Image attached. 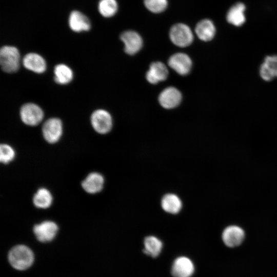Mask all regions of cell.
<instances>
[{
	"label": "cell",
	"instance_id": "obj_1",
	"mask_svg": "<svg viewBox=\"0 0 277 277\" xmlns=\"http://www.w3.org/2000/svg\"><path fill=\"white\" fill-rule=\"evenodd\" d=\"M8 260L15 269L24 270L29 268L34 261L32 251L27 246L18 245L13 247L8 254Z\"/></svg>",
	"mask_w": 277,
	"mask_h": 277
},
{
	"label": "cell",
	"instance_id": "obj_2",
	"mask_svg": "<svg viewBox=\"0 0 277 277\" xmlns=\"http://www.w3.org/2000/svg\"><path fill=\"white\" fill-rule=\"evenodd\" d=\"M21 57L18 50L14 46H4L0 50V64L3 71L12 73L19 68Z\"/></svg>",
	"mask_w": 277,
	"mask_h": 277
},
{
	"label": "cell",
	"instance_id": "obj_3",
	"mask_svg": "<svg viewBox=\"0 0 277 277\" xmlns=\"http://www.w3.org/2000/svg\"><path fill=\"white\" fill-rule=\"evenodd\" d=\"M169 36L172 42L180 47L188 46L193 39V33L189 27L182 23L176 24L171 28Z\"/></svg>",
	"mask_w": 277,
	"mask_h": 277
},
{
	"label": "cell",
	"instance_id": "obj_4",
	"mask_svg": "<svg viewBox=\"0 0 277 277\" xmlns=\"http://www.w3.org/2000/svg\"><path fill=\"white\" fill-rule=\"evenodd\" d=\"M20 116L22 122L29 126H36L44 118V112L42 108L33 103L23 105L20 109Z\"/></svg>",
	"mask_w": 277,
	"mask_h": 277
},
{
	"label": "cell",
	"instance_id": "obj_5",
	"mask_svg": "<svg viewBox=\"0 0 277 277\" xmlns=\"http://www.w3.org/2000/svg\"><path fill=\"white\" fill-rule=\"evenodd\" d=\"M91 123L97 133L106 134L112 128V119L110 114L106 110L97 109L91 114Z\"/></svg>",
	"mask_w": 277,
	"mask_h": 277
},
{
	"label": "cell",
	"instance_id": "obj_6",
	"mask_svg": "<svg viewBox=\"0 0 277 277\" xmlns=\"http://www.w3.org/2000/svg\"><path fill=\"white\" fill-rule=\"evenodd\" d=\"M42 132L45 140L50 144L57 142L63 133L62 122L58 118L48 119L42 127Z\"/></svg>",
	"mask_w": 277,
	"mask_h": 277
},
{
	"label": "cell",
	"instance_id": "obj_7",
	"mask_svg": "<svg viewBox=\"0 0 277 277\" xmlns=\"http://www.w3.org/2000/svg\"><path fill=\"white\" fill-rule=\"evenodd\" d=\"M58 229L55 223L51 221H45L36 224L33 227V232L39 241L47 243L53 240Z\"/></svg>",
	"mask_w": 277,
	"mask_h": 277
},
{
	"label": "cell",
	"instance_id": "obj_8",
	"mask_svg": "<svg viewBox=\"0 0 277 277\" xmlns=\"http://www.w3.org/2000/svg\"><path fill=\"white\" fill-rule=\"evenodd\" d=\"M120 38L124 44L125 51L128 54L133 55L136 53L142 47V38L135 31H125L121 35Z\"/></svg>",
	"mask_w": 277,
	"mask_h": 277
},
{
	"label": "cell",
	"instance_id": "obj_9",
	"mask_svg": "<svg viewBox=\"0 0 277 277\" xmlns=\"http://www.w3.org/2000/svg\"><path fill=\"white\" fill-rule=\"evenodd\" d=\"M169 66L180 75L187 74L192 67V62L189 56L183 53H177L169 59Z\"/></svg>",
	"mask_w": 277,
	"mask_h": 277
},
{
	"label": "cell",
	"instance_id": "obj_10",
	"mask_svg": "<svg viewBox=\"0 0 277 277\" xmlns=\"http://www.w3.org/2000/svg\"><path fill=\"white\" fill-rule=\"evenodd\" d=\"M222 240L225 245L229 247L240 245L245 238L244 231L241 227L232 225L226 227L222 233Z\"/></svg>",
	"mask_w": 277,
	"mask_h": 277
},
{
	"label": "cell",
	"instance_id": "obj_11",
	"mask_svg": "<svg viewBox=\"0 0 277 277\" xmlns=\"http://www.w3.org/2000/svg\"><path fill=\"white\" fill-rule=\"evenodd\" d=\"M181 100V93L177 89L172 87L165 89L159 97L160 104L166 109H172L176 107Z\"/></svg>",
	"mask_w": 277,
	"mask_h": 277
},
{
	"label": "cell",
	"instance_id": "obj_12",
	"mask_svg": "<svg viewBox=\"0 0 277 277\" xmlns=\"http://www.w3.org/2000/svg\"><path fill=\"white\" fill-rule=\"evenodd\" d=\"M194 267L192 261L185 256L179 257L175 260L171 268L174 277H190L193 273Z\"/></svg>",
	"mask_w": 277,
	"mask_h": 277
},
{
	"label": "cell",
	"instance_id": "obj_13",
	"mask_svg": "<svg viewBox=\"0 0 277 277\" xmlns=\"http://www.w3.org/2000/svg\"><path fill=\"white\" fill-rule=\"evenodd\" d=\"M23 66L28 70L37 73H42L46 69V63L44 58L35 53H29L23 58Z\"/></svg>",
	"mask_w": 277,
	"mask_h": 277
},
{
	"label": "cell",
	"instance_id": "obj_14",
	"mask_svg": "<svg viewBox=\"0 0 277 277\" xmlns=\"http://www.w3.org/2000/svg\"><path fill=\"white\" fill-rule=\"evenodd\" d=\"M70 29L76 32L89 31L91 28L90 22L88 18L78 11L71 12L68 19Z\"/></svg>",
	"mask_w": 277,
	"mask_h": 277
},
{
	"label": "cell",
	"instance_id": "obj_15",
	"mask_svg": "<svg viewBox=\"0 0 277 277\" xmlns=\"http://www.w3.org/2000/svg\"><path fill=\"white\" fill-rule=\"evenodd\" d=\"M168 74L166 66L162 63L156 62L152 63L146 73V77L148 82L155 84L159 82L165 80Z\"/></svg>",
	"mask_w": 277,
	"mask_h": 277
},
{
	"label": "cell",
	"instance_id": "obj_16",
	"mask_svg": "<svg viewBox=\"0 0 277 277\" xmlns=\"http://www.w3.org/2000/svg\"><path fill=\"white\" fill-rule=\"evenodd\" d=\"M104 179L97 172L89 173L82 183V186L87 193L94 194L100 192L104 186Z\"/></svg>",
	"mask_w": 277,
	"mask_h": 277
},
{
	"label": "cell",
	"instance_id": "obj_17",
	"mask_svg": "<svg viewBox=\"0 0 277 277\" xmlns=\"http://www.w3.org/2000/svg\"><path fill=\"white\" fill-rule=\"evenodd\" d=\"M215 31L214 24L209 19L201 20L196 24L195 28V32L198 37L205 42L213 39L215 34Z\"/></svg>",
	"mask_w": 277,
	"mask_h": 277
},
{
	"label": "cell",
	"instance_id": "obj_18",
	"mask_svg": "<svg viewBox=\"0 0 277 277\" xmlns=\"http://www.w3.org/2000/svg\"><path fill=\"white\" fill-rule=\"evenodd\" d=\"M245 6L242 3H237L228 10L226 19L227 22L235 26H242L246 21L245 16Z\"/></svg>",
	"mask_w": 277,
	"mask_h": 277
},
{
	"label": "cell",
	"instance_id": "obj_19",
	"mask_svg": "<svg viewBox=\"0 0 277 277\" xmlns=\"http://www.w3.org/2000/svg\"><path fill=\"white\" fill-rule=\"evenodd\" d=\"M162 209L169 213L176 214L182 208L181 199L174 193H167L162 197L161 202Z\"/></svg>",
	"mask_w": 277,
	"mask_h": 277
},
{
	"label": "cell",
	"instance_id": "obj_20",
	"mask_svg": "<svg viewBox=\"0 0 277 277\" xmlns=\"http://www.w3.org/2000/svg\"><path fill=\"white\" fill-rule=\"evenodd\" d=\"M54 73V81L58 84H67L73 79V74L72 70L66 65L63 64H60L55 66Z\"/></svg>",
	"mask_w": 277,
	"mask_h": 277
},
{
	"label": "cell",
	"instance_id": "obj_21",
	"mask_svg": "<svg viewBox=\"0 0 277 277\" xmlns=\"http://www.w3.org/2000/svg\"><path fill=\"white\" fill-rule=\"evenodd\" d=\"M52 200L51 193L45 188L39 189L33 198L35 206L42 209L49 208L52 203Z\"/></svg>",
	"mask_w": 277,
	"mask_h": 277
},
{
	"label": "cell",
	"instance_id": "obj_22",
	"mask_svg": "<svg viewBox=\"0 0 277 277\" xmlns=\"http://www.w3.org/2000/svg\"><path fill=\"white\" fill-rule=\"evenodd\" d=\"M163 244L154 236H148L144 240V252L152 257H156L160 253Z\"/></svg>",
	"mask_w": 277,
	"mask_h": 277
},
{
	"label": "cell",
	"instance_id": "obj_23",
	"mask_svg": "<svg viewBox=\"0 0 277 277\" xmlns=\"http://www.w3.org/2000/svg\"><path fill=\"white\" fill-rule=\"evenodd\" d=\"M100 13L105 17H110L114 15L118 9L116 0H101L98 5Z\"/></svg>",
	"mask_w": 277,
	"mask_h": 277
},
{
	"label": "cell",
	"instance_id": "obj_24",
	"mask_svg": "<svg viewBox=\"0 0 277 277\" xmlns=\"http://www.w3.org/2000/svg\"><path fill=\"white\" fill-rule=\"evenodd\" d=\"M144 5L151 12L157 13L166 9L168 3L167 0H144Z\"/></svg>",
	"mask_w": 277,
	"mask_h": 277
},
{
	"label": "cell",
	"instance_id": "obj_25",
	"mask_svg": "<svg viewBox=\"0 0 277 277\" xmlns=\"http://www.w3.org/2000/svg\"><path fill=\"white\" fill-rule=\"evenodd\" d=\"M0 161L3 164H8L14 158L15 153L13 148L6 144L0 146Z\"/></svg>",
	"mask_w": 277,
	"mask_h": 277
},
{
	"label": "cell",
	"instance_id": "obj_26",
	"mask_svg": "<svg viewBox=\"0 0 277 277\" xmlns=\"http://www.w3.org/2000/svg\"><path fill=\"white\" fill-rule=\"evenodd\" d=\"M260 75L263 80L267 82L271 81L275 77L272 70L264 62L260 66Z\"/></svg>",
	"mask_w": 277,
	"mask_h": 277
},
{
	"label": "cell",
	"instance_id": "obj_27",
	"mask_svg": "<svg viewBox=\"0 0 277 277\" xmlns=\"http://www.w3.org/2000/svg\"><path fill=\"white\" fill-rule=\"evenodd\" d=\"M264 62L269 67L275 77H277V55H268L266 56Z\"/></svg>",
	"mask_w": 277,
	"mask_h": 277
}]
</instances>
